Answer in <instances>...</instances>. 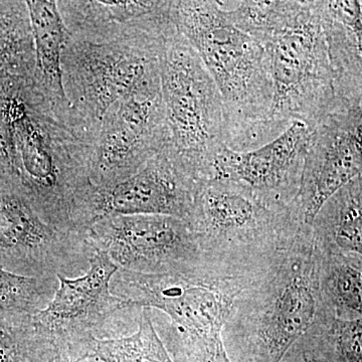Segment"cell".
I'll list each match as a JSON object with an SVG mask.
<instances>
[{
    "label": "cell",
    "mask_w": 362,
    "mask_h": 362,
    "mask_svg": "<svg viewBox=\"0 0 362 362\" xmlns=\"http://www.w3.org/2000/svg\"><path fill=\"white\" fill-rule=\"evenodd\" d=\"M334 317L323 303L311 226L250 278L223 329L230 362H280L311 326Z\"/></svg>",
    "instance_id": "1"
},
{
    "label": "cell",
    "mask_w": 362,
    "mask_h": 362,
    "mask_svg": "<svg viewBox=\"0 0 362 362\" xmlns=\"http://www.w3.org/2000/svg\"><path fill=\"white\" fill-rule=\"evenodd\" d=\"M93 142L84 126L57 116L21 84L14 113L16 181L40 218L64 232L87 233L93 225Z\"/></svg>",
    "instance_id": "2"
},
{
    "label": "cell",
    "mask_w": 362,
    "mask_h": 362,
    "mask_svg": "<svg viewBox=\"0 0 362 362\" xmlns=\"http://www.w3.org/2000/svg\"><path fill=\"white\" fill-rule=\"evenodd\" d=\"M247 278L230 277L202 261L185 273H135L119 269L112 294L130 309H148L173 362H230L223 329Z\"/></svg>",
    "instance_id": "3"
},
{
    "label": "cell",
    "mask_w": 362,
    "mask_h": 362,
    "mask_svg": "<svg viewBox=\"0 0 362 362\" xmlns=\"http://www.w3.org/2000/svg\"><path fill=\"white\" fill-rule=\"evenodd\" d=\"M173 16L220 92L226 146L237 152L263 146L273 101L265 47L235 28L216 1H173Z\"/></svg>",
    "instance_id": "4"
},
{
    "label": "cell",
    "mask_w": 362,
    "mask_h": 362,
    "mask_svg": "<svg viewBox=\"0 0 362 362\" xmlns=\"http://www.w3.org/2000/svg\"><path fill=\"white\" fill-rule=\"evenodd\" d=\"M202 259L230 277L251 278L305 226L293 206L277 209L237 181L213 180L195 194L188 221Z\"/></svg>",
    "instance_id": "5"
},
{
    "label": "cell",
    "mask_w": 362,
    "mask_h": 362,
    "mask_svg": "<svg viewBox=\"0 0 362 362\" xmlns=\"http://www.w3.org/2000/svg\"><path fill=\"white\" fill-rule=\"evenodd\" d=\"M175 28L103 42L69 35L62 58L64 87L74 114L94 137L117 102L160 90L161 52Z\"/></svg>",
    "instance_id": "6"
},
{
    "label": "cell",
    "mask_w": 362,
    "mask_h": 362,
    "mask_svg": "<svg viewBox=\"0 0 362 362\" xmlns=\"http://www.w3.org/2000/svg\"><path fill=\"white\" fill-rule=\"evenodd\" d=\"M160 90L168 131L165 149L197 188L211 180L225 148L223 102L199 54L177 28L162 49Z\"/></svg>",
    "instance_id": "7"
},
{
    "label": "cell",
    "mask_w": 362,
    "mask_h": 362,
    "mask_svg": "<svg viewBox=\"0 0 362 362\" xmlns=\"http://www.w3.org/2000/svg\"><path fill=\"white\" fill-rule=\"evenodd\" d=\"M264 47L273 82L266 144L296 121L314 129L337 104L319 1H302L291 23Z\"/></svg>",
    "instance_id": "8"
},
{
    "label": "cell",
    "mask_w": 362,
    "mask_h": 362,
    "mask_svg": "<svg viewBox=\"0 0 362 362\" xmlns=\"http://www.w3.org/2000/svg\"><path fill=\"white\" fill-rule=\"evenodd\" d=\"M95 247L87 233L45 223L16 180L0 177V269L32 278H77L89 270Z\"/></svg>",
    "instance_id": "9"
},
{
    "label": "cell",
    "mask_w": 362,
    "mask_h": 362,
    "mask_svg": "<svg viewBox=\"0 0 362 362\" xmlns=\"http://www.w3.org/2000/svg\"><path fill=\"white\" fill-rule=\"evenodd\" d=\"M88 237L119 269L135 273H185L204 261L190 223L173 216H106L90 226Z\"/></svg>",
    "instance_id": "10"
},
{
    "label": "cell",
    "mask_w": 362,
    "mask_h": 362,
    "mask_svg": "<svg viewBox=\"0 0 362 362\" xmlns=\"http://www.w3.org/2000/svg\"><path fill=\"white\" fill-rule=\"evenodd\" d=\"M168 142L161 90L117 102L105 114L93 142L90 182L108 187L127 180Z\"/></svg>",
    "instance_id": "11"
},
{
    "label": "cell",
    "mask_w": 362,
    "mask_h": 362,
    "mask_svg": "<svg viewBox=\"0 0 362 362\" xmlns=\"http://www.w3.org/2000/svg\"><path fill=\"white\" fill-rule=\"evenodd\" d=\"M362 106L337 101L312 130L293 207L311 226L329 197L362 173Z\"/></svg>",
    "instance_id": "12"
},
{
    "label": "cell",
    "mask_w": 362,
    "mask_h": 362,
    "mask_svg": "<svg viewBox=\"0 0 362 362\" xmlns=\"http://www.w3.org/2000/svg\"><path fill=\"white\" fill-rule=\"evenodd\" d=\"M119 267L104 252H95L89 270L77 278L57 276L59 287L49 305L35 314L42 327L71 347L83 361L92 358L95 340L117 312L128 310L112 294V278Z\"/></svg>",
    "instance_id": "13"
},
{
    "label": "cell",
    "mask_w": 362,
    "mask_h": 362,
    "mask_svg": "<svg viewBox=\"0 0 362 362\" xmlns=\"http://www.w3.org/2000/svg\"><path fill=\"white\" fill-rule=\"evenodd\" d=\"M312 130L296 121L259 148L237 152L225 147L214 161L211 180L237 181L270 206L289 209L299 192Z\"/></svg>",
    "instance_id": "14"
},
{
    "label": "cell",
    "mask_w": 362,
    "mask_h": 362,
    "mask_svg": "<svg viewBox=\"0 0 362 362\" xmlns=\"http://www.w3.org/2000/svg\"><path fill=\"white\" fill-rule=\"evenodd\" d=\"M197 185L164 148L134 175L95 187L93 225L110 216H168L189 221Z\"/></svg>",
    "instance_id": "15"
},
{
    "label": "cell",
    "mask_w": 362,
    "mask_h": 362,
    "mask_svg": "<svg viewBox=\"0 0 362 362\" xmlns=\"http://www.w3.org/2000/svg\"><path fill=\"white\" fill-rule=\"evenodd\" d=\"M69 35L103 42L173 23V1H58Z\"/></svg>",
    "instance_id": "16"
},
{
    "label": "cell",
    "mask_w": 362,
    "mask_h": 362,
    "mask_svg": "<svg viewBox=\"0 0 362 362\" xmlns=\"http://www.w3.org/2000/svg\"><path fill=\"white\" fill-rule=\"evenodd\" d=\"M35 45V70L26 83L33 97L61 118L73 119L64 87L63 58L69 33L58 1H26Z\"/></svg>",
    "instance_id": "17"
},
{
    "label": "cell",
    "mask_w": 362,
    "mask_h": 362,
    "mask_svg": "<svg viewBox=\"0 0 362 362\" xmlns=\"http://www.w3.org/2000/svg\"><path fill=\"white\" fill-rule=\"evenodd\" d=\"M335 99L362 106L361 1H319Z\"/></svg>",
    "instance_id": "18"
},
{
    "label": "cell",
    "mask_w": 362,
    "mask_h": 362,
    "mask_svg": "<svg viewBox=\"0 0 362 362\" xmlns=\"http://www.w3.org/2000/svg\"><path fill=\"white\" fill-rule=\"evenodd\" d=\"M310 226L317 251L362 256V175L329 197Z\"/></svg>",
    "instance_id": "19"
},
{
    "label": "cell",
    "mask_w": 362,
    "mask_h": 362,
    "mask_svg": "<svg viewBox=\"0 0 362 362\" xmlns=\"http://www.w3.org/2000/svg\"><path fill=\"white\" fill-rule=\"evenodd\" d=\"M33 314L0 308V362H82Z\"/></svg>",
    "instance_id": "20"
},
{
    "label": "cell",
    "mask_w": 362,
    "mask_h": 362,
    "mask_svg": "<svg viewBox=\"0 0 362 362\" xmlns=\"http://www.w3.org/2000/svg\"><path fill=\"white\" fill-rule=\"evenodd\" d=\"M315 252L326 308L341 320L362 319V256Z\"/></svg>",
    "instance_id": "21"
},
{
    "label": "cell",
    "mask_w": 362,
    "mask_h": 362,
    "mask_svg": "<svg viewBox=\"0 0 362 362\" xmlns=\"http://www.w3.org/2000/svg\"><path fill=\"white\" fill-rule=\"evenodd\" d=\"M35 45L26 1H0V80L30 82Z\"/></svg>",
    "instance_id": "22"
},
{
    "label": "cell",
    "mask_w": 362,
    "mask_h": 362,
    "mask_svg": "<svg viewBox=\"0 0 362 362\" xmlns=\"http://www.w3.org/2000/svg\"><path fill=\"white\" fill-rule=\"evenodd\" d=\"M228 21L265 45L296 16L302 1H216Z\"/></svg>",
    "instance_id": "23"
},
{
    "label": "cell",
    "mask_w": 362,
    "mask_h": 362,
    "mask_svg": "<svg viewBox=\"0 0 362 362\" xmlns=\"http://www.w3.org/2000/svg\"><path fill=\"white\" fill-rule=\"evenodd\" d=\"M92 358L101 362H173L157 335L148 309H141L137 330L132 334L95 340Z\"/></svg>",
    "instance_id": "24"
},
{
    "label": "cell",
    "mask_w": 362,
    "mask_h": 362,
    "mask_svg": "<svg viewBox=\"0 0 362 362\" xmlns=\"http://www.w3.org/2000/svg\"><path fill=\"white\" fill-rule=\"evenodd\" d=\"M309 330L322 362H362V319L326 317Z\"/></svg>",
    "instance_id": "25"
},
{
    "label": "cell",
    "mask_w": 362,
    "mask_h": 362,
    "mask_svg": "<svg viewBox=\"0 0 362 362\" xmlns=\"http://www.w3.org/2000/svg\"><path fill=\"white\" fill-rule=\"evenodd\" d=\"M58 278H32L0 269V308L39 313L52 301Z\"/></svg>",
    "instance_id": "26"
},
{
    "label": "cell",
    "mask_w": 362,
    "mask_h": 362,
    "mask_svg": "<svg viewBox=\"0 0 362 362\" xmlns=\"http://www.w3.org/2000/svg\"><path fill=\"white\" fill-rule=\"evenodd\" d=\"M21 80H0V177L16 180L14 113Z\"/></svg>",
    "instance_id": "27"
},
{
    "label": "cell",
    "mask_w": 362,
    "mask_h": 362,
    "mask_svg": "<svg viewBox=\"0 0 362 362\" xmlns=\"http://www.w3.org/2000/svg\"><path fill=\"white\" fill-rule=\"evenodd\" d=\"M280 362H322L310 330L307 331L288 349Z\"/></svg>",
    "instance_id": "28"
},
{
    "label": "cell",
    "mask_w": 362,
    "mask_h": 362,
    "mask_svg": "<svg viewBox=\"0 0 362 362\" xmlns=\"http://www.w3.org/2000/svg\"><path fill=\"white\" fill-rule=\"evenodd\" d=\"M82 362H101V361H97V359L90 358V359H86V361H82Z\"/></svg>",
    "instance_id": "29"
}]
</instances>
